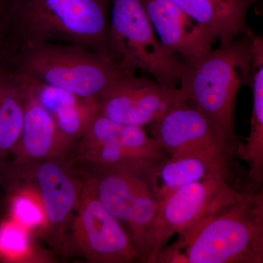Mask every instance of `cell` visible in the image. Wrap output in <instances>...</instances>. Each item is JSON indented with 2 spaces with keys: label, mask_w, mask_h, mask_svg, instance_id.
Listing matches in <instances>:
<instances>
[{
  "label": "cell",
  "mask_w": 263,
  "mask_h": 263,
  "mask_svg": "<svg viewBox=\"0 0 263 263\" xmlns=\"http://www.w3.org/2000/svg\"><path fill=\"white\" fill-rule=\"evenodd\" d=\"M110 9V0H8L2 37L7 35L13 55L43 43H69L117 62Z\"/></svg>",
  "instance_id": "6da1fadb"
},
{
  "label": "cell",
  "mask_w": 263,
  "mask_h": 263,
  "mask_svg": "<svg viewBox=\"0 0 263 263\" xmlns=\"http://www.w3.org/2000/svg\"><path fill=\"white\" fill-rule=\"evenodd\" d=\"M253 32L201 56L183 59L179 89L189 103L220 129L235 151V107L240 89L250 84L253 67Z\"/></svg>",
  "instance_id": "7a4b0ae2"
},
{
  "label": "cell",
  "mask_w": 263,
  "mask_h": 263,
  "mask_svg": "<svg viewBox=\"0 0 263 263\" xmlns=\"http://www.w3.org/2000/svg\"><path fill=\"white\" fill-rule=\"evenodd\" d=\"M178 236L189 263H262V189L246 193Z\"/></svg>",
  "instance_id": "3957f363"
},
{
  "label": "cell",
  "mask_w": 263,
  "mask_h": 263,
  "mask_svg": "<svg viewBox=\"0 0 263 263\" xmlns=\"http://www.w3.org/2000/svg\"><path fill=\"white\" fill-rule=\"evenodd\" d=\"M15 75L66 90L79 96L98 97L116 79L135 72L77 44L46 43L11 57Z\"/></svg>",
  "instance_id": "277c9868"
},
{
  "label": "cell",
  "mask_w": 263,
  "mask_h": 263,
  "mask_svg": "<svg viewBox=\"0 0 263 263\" xmlns=\"http://www.w3.org/2000/svg\"><path fill=\"white\" fill-rule=\"evenodd\" d=\"M17 181L31 185L41 197L46 226L39 240L57 255L70 257V233L80 200L82 175L70 155L48 160L0 165V183Z\"/></svg>",
  "instance_id": "5b68a950"
},
{
  "label": "cell",
  "mask_w": 263,
  "mask_h": 263,
  "mask_svg": "<svg viewBox=\"0 0 263 263\" xmlns=\"http://www.w3.org/2000/svg\"><path fill=\"white\" fill-rule=\"evenodd\" d=\"M109 34L118 63L133 72H148L164 86L177 87L183 59L161 43L141 0H110Z\"/></svg>",
  "instance_id": "8992f818"
},
{
  "label": "cell",
  "mask_w": 263,
  "mask_h": 263,
  "mask_svg": "<svg viewBox=\"0 0 263 263\" xmlns=\"http://www.w3.org/2000/svg\"><path fill=\"white\" fill-rule=\"evenodd\" d=\"M246 193L233 187L229 180L218 179L188 183L160 197L138 262L154 263L156 254L173 235L184 233Z\"/></svg>",
  "instance_id": "52a82bcc"
},
{
  "label": "cell",
  "mask_w": 263,
  "mask_h": 263,
  "mask_svg": "<svg viewBox=\"0 0 263 263\" xmlns=\"http://www.w3.org/2000/svg\"><path fill=\"white\" fill-rule=\"evenodd\" d=\"M105 210L126 224L138 253L155 216L157 199L146 177L127 170L77 164Z\"/></svg>",
  "instance_id": "ba28073f"
},
{
  "label": "cell",
  "mask_w": 263,
  "mask_h": 263,
  "mask_svg": "<svg viewBox=\"0 0 263 263\" xmlns=\"http://www.w3.org/2000/svg\"><path fill=\"white\" fill-rule=\"evenodd\" d=\"M70 253V257L77 256L89 263L138 262L129 232L105 210L84 178L71 226Z\"/></svg>",
  "instance_id": "9c48e42d"
},
{
  "label": "cell",
  "mask_w": 263,
  "mask_h": 263,
  "mask_svg": "<svg viewBox=\"0 0 263 263\" xmlns=\"http://www.w3.org/2000/svg\"><path fill=\"white\" fill-rule=\"evenodd\" d=\"M79 142L89 162L118 168L143 171L169 156L145 128L115 122L100 112Z\"/></svg>",
  "instance_id": "30bf717a"
},
{
  "label": "cell",
  "mask_w": 263,
  "mask_h": 263,
  "mask_svg": "<svg viewBox=\"0 0 263 263\" xmlns=\"http://www.w3.org/2000/svg\"><path fill=\"white\" fill-rule=\"evenodd\" d=\"M100 113L115 122L145 128L176 105L188 101L179 88L128 74L116 79L98 95Z\"/></svg>",
  "instance_id": "8fae6325"
},
{
  "label": "cell",
  "mask_w": 263,
  "mask_h": 263,
  "mask_svg": "<svg viewBox=\"0 0 263 263\" xmlns=\"http://www.w3.org/2000/svg\"><path fill=\"white\" fill-rule=\"evenodd\" d=\"M168 155L204 148H235L215 124L188 101L145 127Z\"/></svg>",
  "instance_id": "7c38bea8"
},
{
  "label": "cell",
  "mask_w": 263,
  "mask_h": 263,
  "mask_svg": "<svg viewBox=\"0 0 263 263\" xmlns=\"http://www.w3.org/2000/svg\"><path fill=\"white\" fill-rule=\"evenodd\" d=\"M235 151L204 148L169 155L154 170L148 183L157 200L184 185L209 179L231 178Z\"/></svg>",
  "instance_id": "4fadbf2b"
},
{
  "label": "cell",
  "mask_w": 263,
  "mask_h": 263,
  "mask_svg": "<svg viewBox=\"0 0 263 263\" xmlns=\"http://www.w3.org/2000/svg\"><path fill=\"white\" fill-rule=\"evenodd\" d=\"M161 43L183 59L201 56L212 49L216 40L172 0H141Z\"/></svg>",
  "instance_id": "5bb4252c"
},
{
  "label": "cell",
  "mask_w": 263,
  "mask_h": 263,
  "mask_svg": "<svg viewBox=\"0 0 263 263\" xmlns=\"http://www.w3.org/2000/svg\"><path fill=\"white\" fill-rule=\"evenodd\" d=\"M24 79L26 93L23 127L18 143L8 160L13 163H26L68 155L72 148L62 138L51 114L34 97L28 79Z\"/></svg>",
  "instance_id": "9a60e30c"
},
{
  "label": "cell",
  "mask_w": 263,
  "mask_h": 263,
  "mask_svg": "<svg viewBox=\"0 0 263 263\" xmlns=\"http://www.w3.org/2000/svg\"><path fill=\"white\" fill-rule=\"evenodd\" d=\"M221 46L229 44L250 28L247 15L257 0H172Z\"/></svg>",
  "instance_id": "2e32d148"
},
{
  "label": "cell",
  "mask_w": 263,
  "mask_h": 263,
  "mask_svg": "<svg viewBox=\"0 0 263 263\" xmlns=\"http://www.w3.org/2000/svg\"><path fill=\"white\" fill-rule=\"evenodd\" d=\"M253 67L250 85L253 94V108L249 136L235 151L249 165L248 178L254 193L262 189L263 183V39L253 34Z\"/></svg>",
  "instance_id": "e0dca14e"
},
{
  "label": "cell",
  "mask_w": 263,
  "mask_h": 263,
  "mask_svg": "<svg viewBox=\"0 0 263 263\" xmlns=\"http://www.w3.org/2000/svg\"><path fill=\"white\" fill-rule=\"evenodd\" d=\"M26 80L5 71L0 79V165L9 159L23 127Z\"/></svg>",
  "instance_id": "ac0fdd59"
},
{
  "label": "cell",
  "mask_w": 263,
  "mask_h": 263,
  "mask_svg": "<svg viewBox=\"0 0 263 263\" xmlns=\"http://www.w3.org/2000/svg\"><path fill=\"white\" fill-rule=\"evenodd\" d=\"M28 230L10 218L0 221V262H56L57 254L46 250Z\"/></svg>",
  "instance_id": "d6986e66"
},
{
  "label": "cell",
  "mask_w": 263,
  "mask_h": 263,
  "mask_svg": "<svg viewBox=\"0 0 263 263\" xmlns=\"http://www.w3.org/2000/svg\"><path fill=\"white\" fill-rule=\"evenodd\" d=\"M0 187L5 195V216L38 238L46 226V217L41 197L35 189L17 181L0 183Z\"/></svg>",
  "instance_id": "ffe728a7"
},
{
  "label": "cell",
  "mask_w": 263,
  "mask_h": 263,
  "mask_svg": "<svg viewBox=\"0 0 263 263\" xmlns=\"http://www.w3.org/2000/svg\"><path fill=\"white\" fill-rule=\"evenodd\" d=\"M100 112L98 98H84L73 106L52 116L66 143L73 148ZM72 150V149H71Z\"/></svg>",
  "instance_id": "44dd1931"
},
{
  "label": "cell",
  "mask_w": 263,
  "mask_h": 263,
  "mask_svg": "<svg viewBox=\"0 0 263 263\" xmlns=\"http://www.w3.org/2000/svg\"><path fill=\"white\" fill-rule=\"evenodd\" d=\"M31 89L39 103L52 116L73 106L86 97L28 79Z\"/></svg>",
  "instance_id": "7402d4cb"
},
{
  "label": "cell",
  "mask_w": 263,
  "mask_h": 263,
  "mask_svg": "<svg viewBox=\"0 0 263 263\" xmlns=\"http://www.w3.org/2000/svg\"><path fill=\"white\" fill-rule=\"evenodd\" d=\"M154 263H189L188 257L177 240L166 245L156 254Z\"/></svg>",
  "instance_id": "603a6c76"
},
{
  "label": "cell",
  "mask_w": 263,
  "mask_h": 263,
  "mask_svg": "<svg viewBox=\"0 0 263 263\" xmlns=\"http://www.w3.org/2000/svg\"><path fill=\"white\" fill-rule=\"evenodd\" d=\"M70 155L71 157L73 159V160L75 161L77 164H97L92 163V162H89V161L87 160V158H86V154H85V148L84 145H83L82 143H81L80 142H76V144L74 145L73 148H72V150H71ZM161 163H162V162H161ZM161 163L156 164V165L153 166V167H151L148 169L143 170V171H133V170L128 169L124 170H127V171H133V172L137 173V174H141L142 176H145L146 179H148V178H149L150 175L152 174V172H153L154 170L157 168V167H158V166L160 165ZM98 165H100V164H98ZM106 167H109V166H106ZM115 168H118V167H115Z\"/></svg>",
  "instance_id": "cb8c5ba5"
},
{
  "label": "cell",
  "mask_w": 263,
  "mask_h": 263,
  "mask_svg": "<svg viewBox=\"0 0 263 263\" xmlns=\"http://www.w3.org/2000/svg\"><path fill=\"white\" fill-rule=\"evenodd\" d=\"M7 3L8 0H0V39H1L2 29H3V19H4Z\"/></svg>",
  "instance_id": "d4e9b609"
},
{
  "label": "cell",
  "mask_w": 263,
  "mask_h": 263,
  "mask_svg": "<svg viewBox=\"0 0 263 263\" xmlns=\"http://www.w3.org/2000/svg\"><path fill=\"white\" fill-rule=\"evenodd\" d=\"M5 217V195L0 187V219Z\"/></svg>",
  "instance_id": "484cf974"
},
{
  "label": "cell",
  "mask_w": 263,
  "mask_h": 263,
  "mask_svg": "<svg viewBox=\"0 0 263 263\" xmlns=\"http://www.w3.org/2000/svg\"><path fill=\"white\" fill-rule=\"evenodd\" d=\"M4 70H3V67H2L1 65H0V79H1L2 76H3V74H4L5 72Z\"/></svg>",
  "instance_id": "4316f807"
},
{
  "label": "cell",
  "mask_w": 263,
  "mask_h": 263,
  "mask_svg": "<svg viewBox=\"0 0 263 263\" xmlns=\"http://www.w3.org/2000/svg\"><path fill=\"white\" fill-rule=\"evenodd\" d=\"M2 219H0V221H1V220H2Z\"/></svg>",
  "instance_id": "83f0119b"
}]
</instances>
